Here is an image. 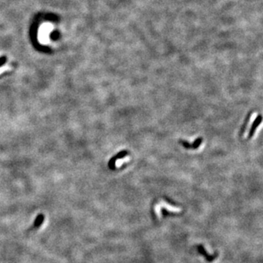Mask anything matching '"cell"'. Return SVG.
Wrapping results in <instances>:
<instances>
[{"label": "cell", "mask_w": 263, "mask_h": 263, "mask_svg": "<svg viewBox=\"0 0 263 263\" xmlns=\"http://www.w3.org/2000/svg\"><path fill=\"white\" fill-rule=\"evenodd\" d=\"M165 208L166 210H169V211H172V212H180L181 211V209L180 208H177V207H174V206H171L168 204L167 203H165L164 201L159 202L158 204L155 207V212H156L157 215L158 217H160V211H161V208Z\"/></svg>", "instance_id": "obj_1"}, {"label": "cell", "mask_w": 263, "mask_h": 263, "mask_svg": "<svg viewBox=\"0 0 263 263\" xmlns=\"http://www.w3.org/2000/svg\"><path fill=\"white\" fill-rule=\"evenodd\" d=\"M261 119H262V116L259 114V115L256 117V119L254 120V122L251 125V129H250V131H249V136H248V139H251L252 136H254L255 130H256V128L258 127L260 125V123H261Z\"/></svg>", "instance_id": "obj_2"}, {"label": "cell", "mask_w": 263, "mask_h": 263, "mask_svg": "<svg viewBox=\"0 0 263 263\" xmlns=\"http://www.w3.org/2000/svg\"><path fill=\"white\" fill-rule=\"evenodd\" d=\"M251 113H252V112H250L248 113V115H247L245 120H244V123H243V126L241 127V130H240V136H242L243 134L244 133V130H245V128H246L247 124H248V122H249V120H250V119H251Z\"/></svg>", "instance_id": "obj_3"}, {"label": "cell", "mask_w": 263, "mask_h": 263, "mask_svg": "<svg viewBox=\"0 0 263 263\" xmlns=\"http://www.w3.org/2000/svg\"><path fill=\"white\" fill-rule=\"evenodd\" d=\"M202 140H203V139H202L201 137H199V138H197V140H195V141L193 142V144L191 146V148L192 149H197L199 146H200V144H201Z\"/></svg>", "instance_id": "obj_4"}]
</instances>
